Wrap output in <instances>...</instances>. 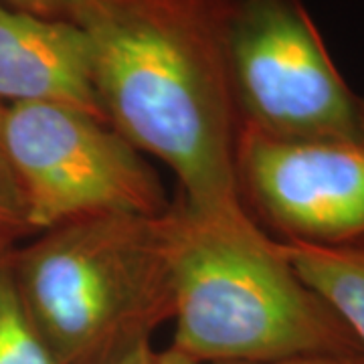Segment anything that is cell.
Here are the masks:
<instances>
[{"mask_svg": "<svg viewBox=\"0 0 364 364\" xmlns=\"http://www.w3.org/2000/svg\"><path fill=\"white\" fill-rule=\"evenodd\" d=\"M227 18L229 0H77L71 18L105 119L168 166L178 200L205 215L245 210Z\"/></svg>", "mask_w": 364, "mask_h": 364, "instance_id": "cell-1", "label": "cell"}, {"mask_svg": "<svg viewBox=\"0 0 364 364\" xmlns=\"http://www.w3.org/2000/svg\"><path fill=\"white\" fill-rule=\"evenodd\" d=\"M164 227L172 350L208 364L364 352L247 208L205 215L176 198Z\"/></svg>", "mask_w": 364, "mask_h": 364, "instance_id": "cell-2", "label": "cell"}, {"mask_svg": "<svg viewBox=\"0 0 364 364\" xmlns=\"http://www.w3.org/2000/svg\"><path fill=\"white\" fill-rule=\"evenodd\" d=\"M13 272L59 364H107L172 318L164 213L51 227L13 249Z\"/></svg>", "mask_w": 364, "mask_h": 364, "instance_id": "cell-3", "label": "cell"}, {"mask_svg": "<svg viewBox=\"0 0 364 364\" xmlns=\"http://www.w3.org/2000/svg\"><path fill=\"white\" fill-rule=\"evenodd\" d=\"M227 53L241 132L277 140H363L360 100L304 0H229Z\"/></svg>", "mask_w": 364, "mask_h": 364, "instance_id": "cell-4", "label": "cell"}, {"mask_svg": "<svg viewBox=\"0 0 364 364\" xmlns=\"http://www.w3.org/2000/svg\"><path fill=\"white\" fill-rule=\"evenodd\" d=\"M4 124L33 235L85 217L168 210L156 168L104 117L21 104L6 105Z\"/></svg>", "mask_w": 364, "mask_h": 364, "instance_id": "cell-5", "label": "cell"}, {"mask_svg": "<svg viewBox=\"0 0 364 364\" xmlns=\"http://www.w3.org/2000/svg\"><path fill=\"white\" fill-rule=\"evenodd\" d=\"M235 164L243 207L279 243H364V138L277 140L243 130Z\"/></svg>", "mask_w": 364, "mask_h": 364, "instance_id": "cell-6", "label": "cell"}, {"mask_svg": "<svg viewBox=\"0 0 364 364\" xmlns=\"http://www.w3.org/2000/svg\"><path fill=\"white\" fill-rule=\"evenodd\" d=\"M0 102L67 105L104 117L83 31L0 4Z\"/></svg>", "mask_w": 364, "mask_h": 364, "instance_id": "cell-7", "label": "cell"}, {"mask_svg": "<svg viewBox=\"0 0 364 364\" xmlns=\"http://www.w3.org/2000/svg\"><path fill=\"white\" fill-rule=\"evenodd\" d=\"M298 275L324 299L364 348V243L314 247L282 243Z\"/></svg>", "mask_w": 364, "mask_h": 364, "instance_id": "cell-8", "label": "cell"}, {"mask_svg": "<svg viewBox=\"0 0 364 364\" xmlns=\"http://www.w3.org/2000/svg\"><path fill=\"white\" fill-rule=\"evenodd\" d=\"M0 364H59L18 294L13 251L0 255Z\"/></svg>", "mask_w": 364, "mask_h": 364, "instance_id": "cell-9", "label": "cell"}, {"mask_svg": "<svg viewBox=\"0 0 364 364\" xmlns=\"http://www.w3.org/2000/svg\"><path fill=\"white\" fill-rule=\"evenodd\" d=\"M6 105L0 102V255L16 249L23 239L33 235L26 205L16 178L13 158L6 142Z\"/></svg>", "mask_w": 364, "mask_h": 364, "instance_id": "cell-10", "label": "cell"}, {"mask_svg": "<svg viewBox=\"0 0 364 364\" xmlns=\"http://www.w3.org/2000/svg\"><path fill=\"white\" fill-rule=\"evenodd\" d=\"M156 364H208L196 363L181 352L168 350L158 352ZM213 364H364L363 354H322V356H296V358H282V360H263V363H213Z\"/></svg>", "mask_w": 364, "mask_h": 364, "instance_id": "cell-11", "label": "cell"}, {"mask_svg": "<svg viewBox=\"0 0 364 364\" xmlns=\"http://www.w3.org/2000/svg\"><path fill=\"white\" fill-rule=\"evenodd\" d=\"M0 4L14 9V11H21V13L71 23L77 0H0Z\"/></svg>", "mask_w": 364, "mask_h": 364, "instance_id": "cell-12", "label": "cell"}, {"mask_svg": "<svg viewBox=\"0 0 364 364\" xmlns=\"http://www.w3.org/2000/svg\"><path fill=\"white\" fill-rule=\"evenodd\" d=\"M156 354L158 352L152 350L150 342H142V344L116 356L107 364H156Z\"/></svg>", "mask_w": 364, "mask_h": 364, "instance_id": "cell-13", "label": "cell"}, {"mask_svg": "<svg viewBox=\"0 0 364 364\" xmlns=\"http://www.w3.org/2000/svg\"><path fill=\"white\" fill-rule=\"evenodd\" d=\"M360 114H363V128H364V97L360 100Z\"/></svg>", "mask_w": 364, "mask_h": 364, "instance_id": "cell-14", "label": "cell"}]
</instances>
